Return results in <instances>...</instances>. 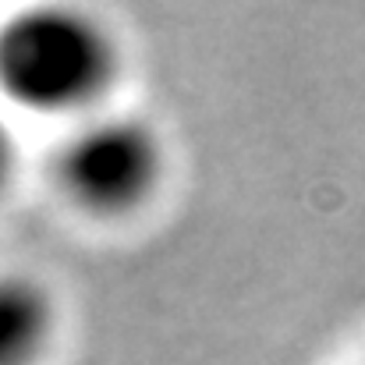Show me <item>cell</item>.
Here are the masks:
<instances>
[{
	"mask_svg": "<svg viewBox=\"0 0 365 365\" xmlns=\"http://www.w3.org/2000/svg\"><path fill=\"white\" fill-rule=\"evenodd\" d=\"M14 167H18V142H14V131H11V124L0 110V195L14 181Z\"/></svg>",
	"mask_w": 365,
	"mask_h": 365,
	"instance_id": "obj_4",
	"label": "cell"
},
{
	"mask_svg": "<svg viewBox=\"0 0 365 365\" xmlns=\"http://www.w3.org/2000/svg\"><path fill=\"white\" fill-rule=\"evenodd\" d=\"M121 71L114 32L89 11L32 4L0 18V96L39 118H89Z\"/></svg>",
	"mask_w": 365,
	"mask_h": 365,
	"instance_id": "obj_1",
	"label": "cell"
},
{
	"mask_svg": "<svg viewBox=\"0 0 365 365\" xmlns=\"http://www.w3.org/2000/svg\"><path fill=\"white\" fill-rule=\"evenodd\" d=\"M57 330V302L50 287L7 269L0 273V365H36Z\"/></svg>",
	"mask_w": 365,
	"mask_h": 365,
	"instance_id": "obj_3",
	"label": "cell"
},
{
	"mask_svg": "<svg viewBox=\"0 0 365 365\" xmlns=\"http://www.w3.org/2000/svg\"><path fill=\"white\" fill-rule=\"evenodd\" d=\"M163 138L145 118L96 110L75 124L53 153L61 195L100 220L128 217L153 199L163 181Z\"/></svg>",
	"mask_w": 365,
	"mask_h": 365,
	"instance_id": "obj_2",
	"label": "cell"
}]
</instances>
